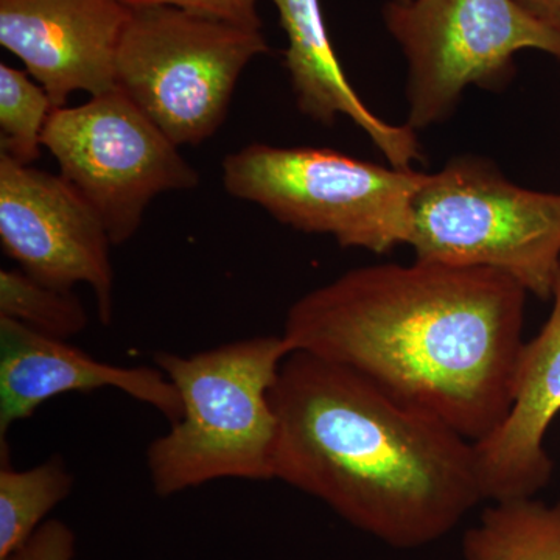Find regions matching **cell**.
<instances>
[{
    "label": "cell",
    "instance_id": "cell-13",
    "mask_svg": "<svg viewBox=\"0 0 560 560\" xmlns=\"http://www.w3.org/2000/svg\"><path fill=\"white\" fill-rule=\"evenodd\" d=\"M289 47L285 66L302 114L320 125L349 117L366 132L393 167L410 168L422 161L418 131L410 125L381 119L361 101L346 75L324 21L320 0H272Z\"/></svg>",
    "mask_w": 560,
    "mask_h": 560
},
{
    "label": "cell",
    "instance_id": "cell-8",
    "mask_svg": "<svg viewBox=\"0 0 560 560\" xmlns=\"http://www.w3.org/2000/svg\"><path fill=\"white\" fill-rule=\"evenodd\" d=\"M43 147L97 213L114 246L135 237L154 198L200 183L179 147L119 88L55 109Z\"/></svg>",
    "mask_w": 560,
    "mask_h": 560
},
{
    "label": "cell",
    "instance_id": "cell-2",
    "mask_svg": "<svg viewBox=\"0 0 560 560\" xmlns=\"http://www.w3.org/2000/svg\"><path fill=\"white\" fill-rule=\"evenodd\" d=\"M271 404L275 480L390 548L444 539L486 501L474 442L348 368L291 352Z\"/></svg>",
    "mask_w": 560,
    "mask_h": 560
},
{
    "label": "cell",
    "instance_id": "cell-14",
    "mask_svg": "<svg viewBox=\"0 0 560 560\" xmlns=\"http://www.w3.org/2000/svg\"><path fill=\"white\" fill-rule=\"evenodd\" d=\"M464 560H560V501H492L463 539Z\"/></svg>",
    "mask_w": 560,
    "mask_h": 560
},
{
    "label": "cell",
    "instance_id": "cell-7",
    "mask_svg": "<svg viewBox=\"0 0 560 560\" xmlns=\"http://www.w3.org/2000/svg\"><path fill=\"white\" fill-rule=\"evenodd\" d=\"M383 20L407 58L408 125L416 131L447 119L467 88L504 86L518 51L560 60V31L514 0H390Z\"/></svg>",
    "mask_w": 560,
    "mask_h": 560
},
{
    "label": "cell",
    "instance_id": "cell-18",
    "mask_svg": "<svg viewBox=\"0 0 560 560\" xmlns=\"http://www.w3.org/2000/svg\"><path fill=\"white\" fill-rule=\"evenodd\" d=\"M128 7L165 5L189 11L198 16L228 22L237 27L260 31V0H121Z\"/></svg>",
    "mask_w": 560,
    "mask_h": 560
},
{
    "label": "cell",
    "instance_id": "cell-6",
    "mask_svg": "<svg viewBox=\"0 0 560 560\" xmlns=\"http://www.w3.org/2000/svg\"><path fill=\"white\" fill-rule=\"evenodd\" d=\"M270 46L260 31L175 7H130L116 81L175 145H201L226 120L243 70Z\"/></svg>",
    "mask_w": 560,
    "mask_h": 560
},
{
    "label": "cell",
    "instance_id": "cell-20",
    "mask_svg": "<svg viewBox=\"0 0 560 560\" xmlns=\"http://www.w3.org/2000/svg\"><path fill=\"white\" fill-rule=\"evenodd\" d=\"M534 21L560 31V0H514Z\"/></svg>",
    "mask_w": 560,
    "mask_h": 560
},
{
    "label": "cell",
    "instance_id": "cell-1",
    "mask_svg": "<svg viewBox=\"0 0 560 560\" xmlns=\"http://www.w3.org/2000/svg\"><path fill=\"white\" fill-rule=\"evenodd\" d=\"M526 296L492 270L370 265L300 298L282 335L293 352L348 368L475 444L510 412Z\"/></svg>",
    "mask_w": 560,
    "mask_h": 560
},
{
    "label": "cell",
    "instance_id": "cell-15",
    "mask_svg": "<svg viewBox=\"0 0 560 560\" xmlns=\"http://www.w3.org/2000/svg\"><path fill=\"white\" fill-rule=\"evenodd\" d=\"M73 485L75 478L60 455L18 470L10 463L9 442H0V560L32 539Z\"/></svg>",
    "mask_w": 560,
    "mask_h": 560
},
{
    "label": "cell",
    "instance_id": "cell-12",
    "mask_svg": "<svg viewBox=\"0 0 560 560\" xmlns=\"http://www.w3.org/2000/svg\"><path fill=\"white\" fill-rule=\"evenodd\" d=\"M551 300L547 323L523 346L506 419L475 442L486 501L536 497L552 477L545 441L560 415V267Z\"/></svg>",
    "mask_w": 560,
    "mask_h": 560
},
{
    "label": "cell",
    "instance_id": "cell-4",
    "mask_svg": "<svg viewBox=\"0 0 560 560\" xmlns=\"http://www.w3.org/2000/svg\"><path fill=\"white\" fill-rule=\"evenodd\" d=\"M427 173L315 147L250 143L223 161L224 189L279 223L330 235L342 248L386 254L410 243L412 202Z\"/></svg>",
    "mask_w": 560,
    "mask_h": 560
},
{
    "label": "cell",
    "instance_id": "cell-11",
    "mask_svg": "<svg viewBox=\"0 0 560 560\" xmlns=\"http://www.w3.org/2000/svg\"><path fill=\"white\" fill-rule=\"evenodd\" d=\"M117 389L161 412L171 423L183 405L160 368L119 366L0 316V442L40 405L68 393Z\"/></svg>",
    "mask_w": 560,
    "mask_h": 560
},
{
    "label": "cell",
    "instance_id": "cell-21",
    "mask_svg": "<svg viewBox=\"0 0 560 560\" xmlns=\"http://www.w3.org/2000/svg\"><path fill=\"white\" fill-rule=\"evenodd\" d=\"M397 2H410V0H397Z\"/></svg>",
    "mask_w": 560,
    "mask_h": 560
},
{
    "label": "cell",
    "instance_id": "cell-3",
    "mask_svg": "<svg viewBox=\"0 0 560 560\" xmlns=\"http://www.w3.org/2000/svg\"><path fill=\"white\" fill-rule=\"evenodd\" d=\"M293 352L283 335H260L191 355L154 353L183 412L147 448L151 486L173 497L217 480H275L278 418L271 393Z\"/></svg>",
    "mask_w": 560,
    "mask_h": 560
},
{
    "label": "cell",
    "instance_id": "cell-17",
    "mask_svg": "<svg viewBox=\"0 0 560 560\" xmlns=\"http://www.w3.org/2000/svg\"><path fill=\"white\" fill-rule=\"evenodd\" d=\"M49 94L31 73L0 65V151L21 164L38 160L51 113Z\"/></svg>",
    "mask_w": 560,
    "mask_h": 560
},
{
    "label": "cell",
    "instance_id": "cell-5",
    "mask_svg": "<svg viewBox=\"0 0 560 560\" xmlns=\"http://www.w3.org/2000/svg\"><path fill=\"white\" fill-rule=\"evenodd\" d=\"M416 259L508 276L551 300L560 267V194L525 189L493 162L448 161L427 173L412 202Z\"/></svg>",
    "mask_w": 560,
    "mask_h": 560
},
{
    "label": "cell",
    "instance_id": "cell-10",
    "mask_svg": "<svg viewBox=\"0 0 560 560\" xmlns=\"http://www.w3.org/2000/svg\"><path fill=\"white\" fill-rule=\"evenodd\" d=\"M128 14L121 0H0V44L60 109L73 92L98 97L116 90Z\"/></svg>",
    "mask_w": 560,
    "mask_h": 560
},
{
    "label": "cell",
    "instance_id": "cell-19",
    "mask_svg": "<svg viewBox=\"0 0 560 560\" xmlns=\"http://www.w3.org/2000/svg\"><path fill=\"white\" fill-rule=\"evenodd\" d=\"M77 537L68 523L47 521L32 539L5 560H73Z\"/></svg>",
    "mask_w": 560,
    "mask_h": 560
},
{
    "label": "cell",
    "instance_id": "cell-16",
    "mask_svg": "<svg viewBox=\"0 0 560 560\" xmlns=\"http://www.w3.org/2000/svg\"><path fill=\"white\" fill-rule=\"evenodd\" d=\"M0 316L60 340L75 337L90 324L73 290L46 285L22 270L0 271Z\"/></svg>",
    "mask_w": 560,
    "mask_h": 560
},
{
    "label": "cell",
    "instance_id": "cell-9",
    "mask_svg": "<svg viewBox=\"0 0 560 560\" xmlns=\"http://www.w3.org/2000/svg\"><path fill=\"white\" fill-rule=\"evenodd\" d=\"M0 242L33 279L72 291L90 287L97 316L114 315L110 242L94 209L62 178L0 151Z\"/></svg>",
    "mask_w": 560,
    "mask_h": 560
}]
</instances>
